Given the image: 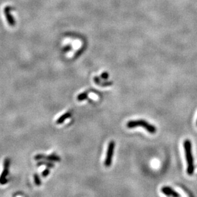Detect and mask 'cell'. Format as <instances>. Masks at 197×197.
I'll list each match as a JSON object with an SVG mask.
<instances>
[{
  "label": "cell",
  "instance_id": "13",
  "mask_svg": "<svg viewBox=\"0 0 197 197\" xmlns=\"http://www.w3.org/2000/svg\"><path fill=\"white\" fill-rule=\"evenodd\" d=\"M49 174H50V169L49 168H47L42 172V176L43 177H46Z\"/></svg>",
  "mask_w": 197,
  "mask_h": 197
},
{
  "label": "cell",
  "instance_id": "3",
  "mask_svg": "<svg viewBox=\"0 0 197 197\" xmlns=\"http://www.w3.org/2000/svg\"><path fill=\"white\" fill-rule=\"evenodd\" d=\"M115 147V142L113 140L110 141L108 143L107 152H106V158H105V160H104L105 167H109L111 165Z\"/></svg>",
  "mask_w": 197,
  "mask_h": 197
},
{
  "label": "cell",
  "instance_id": "11",
  "mask_svg": "<svg viewBox=\"0 0 197 197\" xmlns=\"http://www.w3.org/2000/svg\"><path fill=\"white\" fill-rule=\"evenodd\" d=\"M88 91L83 92V93H80V95H79L77 96V100L78 101H83V100L87 99V98H88Z\"/></svg>",
  "mask_w": 197,
  "mask_h": 197
},
{
  "label": "cell",
  "instance_id": "1",
  "mask_svg": "<svg viewBox=\"0 0 197 197\" xmlns=\"http://www.w3.org/2000/svg\"><path fill=\"white\" fill-rule=\"evenodd\" d=\"M184 149H185L186 158L187 161V173L188 175L191 176L194 173L195 167L194 161L192 154V143L189 139H186L184 142Z\"/></svg>",
  "mask_w": 197,
  "mask_h": 197
},
{
  "label": "cell",
  "instance_id": "5",
  "mask_svg": "<svg viewBox=\"0 0 197 197\" xmlns=\"http://www.w3.org/2000/svg\"><path fill=\"white\" fill-rule=\"evenodd\" d=\"M34 159L37 161L38 160H47L49 162H59L61 159L59 157V156L55 154H51L50 155L46 156L42 154H38L35 156Z\"/></svg>",
  "mask_w": 197,
  "mask_h": 197
},
{
  "label": "cell",
  "instance_id": "12",
  "mask_svg": "<svg viewBox=\"0 0 197 197\" xmlns=\"http://www.w3.org/2000/svg\"><path fill=\"white\" fill-rule=\"evenodd\" d=\"M33 178H34V182H35V185L37 186H41V184H42V182H41V178H40V177H39L38 174H35L34 176H33Z\"/></svg>",
  "mask_w": 197,
  "mask_h": 197
},
{
  "label": "cell",
  "instance_id": "10",
  "mask_svg": "<svg viewBox=\"0 0 197 197\" xmlns=\"http://www.w3.org/2000/svg\"><path fill=\"white\" fill-rule=\"evenodd\" d=\"M42 165H46L47 167V168H53L55 167V164L53 163H52L51 162L49 161H41V162H38V163H37V167H41Z\"/></svg>",
  "mask_w": 197,
  "mask_h": 197
},
{
  "label": "cell",
  "instance_id": "6",
  "mask_svg": "<svg viewBox=\"0 0 197 197\" xmlns=\"http://www.w3.org/2000/svg\"><path fill=\"white\" fill-rule=\"evenodd\" d=\"M161 190V192L166 196H173L174 197H179L180 196L177 191L169 186H164Z\"/></svg>",
  "mask_w": 197,
  "mask_h": 197
},
{
  "label": "cell",
  "instance_id": "8",
  "mask_svg": "<svg viewBox=\"0 0 197 197\" xmlns=\"http://www.w3.org/2000/svg\"><path fill=\"white\" fill-rule=\"evenodd\" d=\"M94 81L96 84H97L99 86L101 87H108V86H111L113 84V82L111 81H103L102 82L101 78L99 77H95L94 78Z\"/></svg>",
  "mask_w": 197,
  "mask_h": 197
},
{
  "label": "cell",
  "instance_id": "4",
  "mask_svg": "<svg viewBox=\"0 0 197 197\" xmlns=\"http://www.w3.org/2000/svg\"><path fill=\"white\" fill-rule=\"evenodd\" d=\"M10 164V160L8 157H7L4 160L3 163V170L2 173L0 175V185H4L7 183L8 179L7 176L9 174V168Z\"/></svg>",
  "mask_w": 197,
  "mask_h": 197
},
{
  "label": "cell",
  "instance_id": "9",
  "mask_svg": "<svg viewBox=\"0 0 197 197\" xmlns=\"http://www.w3.org/2000/svg\"><path fill=\"white\" fill-rule=\"evenodd\" d=\"M71 115H72V114H71V112H66V113H65L64 114H63V115H62L57 120V124H62L63 123H64V121L66 120H67V119H69V118H70L71 117Z\"/></svg>",
  "mask_w": 197,
  "mask_h": 197
},
{
  "label": "cell",
  "instance_id": "14",
  "mask_svg": "<svg viewBox=\"0 0 197 197\" xmlns=\"http://www.w3.org/2000/svg\"><path fill=\"white\" fill-rule=\"evenodd\" d=\"M101 77L102 78L103 80H107L109 78V74L108 72H103L101 75Z\"/></svg>",
  "mask_w": 197,
  "mask_h": 197
},
{
  "label": "cell",
  "instance_id": "15",
  "mask_svg": "<svg viewBox=\"0 0 197 197\" xmlns=\"http://www.w3.org/2000/svg\"><path fill=\"white\" fill-rule=\"evenodd\" d=\"M196 125H197V121H196Z\"/></svg>",
  "mask_w": 197,
  "mask_h": 197
},
{
  "label": "cell",
  "instance_id": "7",
  "mask_svg": "<svg viewBox=\"0 0 197 197\" xmlns=\"http://www.w3.org/2000/svg\"><path fill=\"white\" fill-rule=\"evenodd\" d=\"M10 7H6L4 9V13H5L7 21H8L9 25L11 26H14L15 25V21H14V17H13V16L10 14Z\"/></svg>",
  "mask_w": 197,
  "mask_h": 197
},
{
  "label": "cell",
  "instance_id": "2",
  "mask_svg": "<svg viewBox=\"0 0 197 197\" xmlns=\"http://www.w3.org/2000/svg\"><path fill=\"white\" fill-rule=\"evenodd\" d=\"M127 127L128 128H134L136 127H142L145 128L149 133L154 134H155L157 128L152 124H150L147 121L140 120H135V121H130L127 123Z\"/></svg>",
  "mask_w": 197,
  "mask_h": 197
}]
</instances>
